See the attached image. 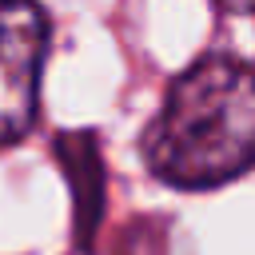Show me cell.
<instances>
[{
	"mask_svg": "<svg viewBox=\"0 0 255 255\" xmlns=\"http://www.w3.org/2000/svg\"><path fill=\"white\" fill-rule=\"evenodd\" d=\"M151 175L171 187H219L239 179L255 155V76L239 56L195 60L163 96L143 139Z\"/></svg>",
	"mask_w": 255,
	"mask_h": 255,
	"instance_id": "obj_1",
	"label": "cell"
},
{
	"mask_svg": "<svg viewBox=\"0 0 255 255\" xmlns=\"http://www.w3.org/2000/svg\"><path fill=\"white\" fill-rule=\"evenodd\" d=\"M48 56V16L36 0H0V147L36 124L40 72Z\"/></svg>",
	"mask_w": 255,
	"mask_h": 255,
	"instance_id": "obj_2",
	"label": "cell"
},
{
	"mask_svg": "<svg viewBox=\"0 0 255 255\" xmlns=\"http://www.w3.org/2000/svg\"><path fill=\"white\" fill-rule=\"evenodd\" d=\"M56 155H60L64 171L72 175V187H76V231H80V243H88L92 227L100 223V207H104L100 139L88 135V131L56 135Z\"/></svg>",
	"mask_w": 255,
	"mask_h": 255,
	"instance_id": "obj_3",
	"label": "cell"
},
{
	"mask_svg": "<svg viewBox=\"0 0 255 255\" xmlns=\"http://www.w3.org/2000/svg\"><path fill=\"white\" fill-rule=\"evenodd\" d=\"M219 4H223L227 12H235V16H247V12H251V0H219Z\"/></svg>",
	"mask_w": 255,
	"mask_h": 255,
	"instance_id": "obj_4",
	"label": "cell"
}]
</instances>
